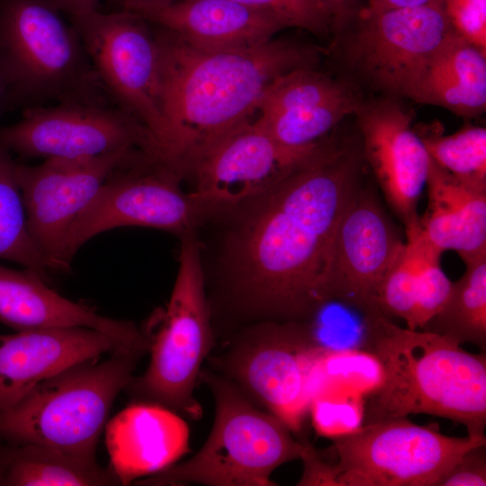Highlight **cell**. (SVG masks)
<instances>
[{
    "instance_id": "21",
    "label": "cell",
    "mask_w": 486,
    "mask_h": 486,
    "mask_svg": "<svg viewBox=\"0 0 486 486\" xmlns=\"http://www.w3.org/2000/svg\"><path fill=\"white\" fill-rule=\"evenodd\" d=\"M110 465L120 485L153 475L189 452V428L176 412L158 404L137 401L104 428Z\"/></svg>"
},
{
    "instance_id": "32",
    "label": "cell",
    "mask_w": 486,
    "mask_h": 486,
    "mask_svg": "<svg viewBox=\"0 0 486 486\" xmlns=\"http://www.w3.org/2000/svg\"><path fill=\"white\" fill-rule=\"evenodd\" d=\"M452 30L486 52V0H442Z\"/></svg>"
},
{
    "instance_id": "37",
    "label": "cell",
    "mask_w": 486,
    "mask_h": 486,
    "mask_svg": "<svg viewBox=\"0 0 486 486\" xmlns=\"http://www.w3.org/2000/svg\"><path fill=\"white\" fill-rule=\"evenodd\" d=\"M177 0H112L119 10L140 14L170 4Z\"/></svg>"
},
{
    "instance_id": "36",
    "label": "cell",
    "mask_w": 486,
    "mask_h": 486,
    "mask_svg": "<svg viewBox=\"0 0 486 486\" xmlns=\"http://www.w3.org/2000/svg\"><path fill=\"white\" fill-rule=\"evenodd\" d=\"M62 13L71 16L86 14L97 10L100 0H50Z\"/></svg>"
},
{
    "instance_id": "7",
    "label": "cell",
    "mask_w": 486,
    "mask_h": 486,
    "mask_svg": "<svg viewBox=\"0 0 486 486\" xmlns=\"http://www.w3.org/2000/svg\"><path fill=\"white\" fill-rule=\"evenodd\" d=\"M150 362L127 386L137 401L150 402L200 419L194 397L203 361L214 346L198 244L182 237L179 267L168 302L157 309L142 331Z\"/></svg>"
},
{
    "instance_id": "30",
    "label": "cell",
    "mask_w": 486,
    "mask_h": 486,
    "mask_svg": "<svg viewBox=\"0 0 486 486\" xmlns=\"http://www.w3.org/2000/svg\"><path fill=\"white\" fill-rule=\"evenodd\" d=\"M418 260L413 247L405 248L382 280L377 295V310L387 318L403 320L411 328Z\"/></svg>"
},
{
    "instance_id": "39",
    "label": "cell",
    "mask_w": 486,
    "mask_h": 486,
    "mask_svg": "<svg viewBox=\"0 0 486 486\" xmlns=\"http://www.w3.org/2000/svg\"><path fill=\"white\" fill-rule=\"evenodd\" d=\"M6 97H8L7 95V89H6V86H5V84L4 82V79L0 74V112H1V109L3 107V104L6 99Z\"/></svg>"
},
{
    "instance_id": "8",
    "label": "cell",
    "mask_w": 486,
    "mask_h": 486,
    "mask_svg": "<svg viewBox=\"0 0 486 486\" xmlns=\"http://www.w3.org/2000/svg\"><path fill=\"white\" fill-rule=\"evenodd\" d=\"M452 31L442 4L371 10L336 36L350 81L393 99L413 101L423 68Z\"/></svg>"
},
{
    "instance_id": "5",
    "label": "cell",
    "mask_w": 486,
    "mask_h": 486,
    "mask_svg": "<svg viewBox=\"0 0 486 486\" xmlns=\"http://www.w3.org/2000/svg\"><path fill=\"white\" fill-rule=\"evenodd\" d=\"M50 0H0V74L21 102H112L74 26Z\"/></svg>"
},
{
    "instance_id": "9",
    "label": "cell",
    "mask_w": 486,
    "mask_h": 486,
    "mask_svg": "<svg viewBox=\"0 0 486 486\" xmlns=\"http://www.w3.org/2000/svg\"><path fill=\"white\" fill-rule=\"evenodd\" d=\"M330 353L307 321H284L247 332L212 359L251 400L299 432L315 375Z\"/></svg>"
},
{
    "instance_id": "4",
    "label": "cell",
    "mask_w": 486,
    "mask_h": 486,
    "mask_svg": "<svg viewBox=\"0 0 486 486\" xmlns=\"http://www.w3.org/2000/svg\"><path fill=\"white\" fill-rule=\"evenodd\" d=\"M199 382L212 393L214 421L202 448L184 463L175 464L136 482L137 485L271 486L273 472L301 459L305 442L278 417L259 408L222 374L202 369Z\"/></svg>"
},
{
    "instance_id": "28",
    "label": "cell",
    "mask_w": 486,
    "mask_h": 486,
    "mask_svg": "<svg viewBox=\"0 0 486 486\" xmlns=\"http://www.w3.org/2000/svg\"><path fill=\"white\" fill-rule=\"evenodd\" d=\"M0 259L18 263L46 279L49 269L28 229L16 162L0 146Z\"/></svg>"
},
{
    "instance_id": "15",
    "label": "cell",
    "mask_w": 486,
    "mask_h": 486,
    "mask_svg": "<svg viewBox=\"0 0 486 486\" xmlns=\"http://www.w3.org/2000/svg\"><path fill=\"white\" fill-rule=\"evenodd\" d=\"M405 244L375 194L361 186L336 230L321 304L340 303L363 315L378 311L380 285Z\"/></svg>"
},
{
    "instance_id": "13",
    "label": "cell",
    "mask_w": 486,
    "mask_h": 486,
    "mask_svg": "<svg viewBox=\"0 0 486 486\" xmlns=\"http://www.w3.org/2000/svg\"><path fill=\"white\" fill-rule=\"evenodd\" d=\"M145 151L120 149L92 158L16 163L30 235L49 269L68 271L65 244L70 226L105 179Z\"/></svg>"
},
{
    "instance_id": "16",
    "label": "cell",
    "mask_w": 486,
    "mask_h": 486,
    "mask_svg": "<svg viewBox=\"0 0 486 486\" xmlns=\"http://www.w3.org/2000/svg\"><path fill=\"white\" fill-rule=\"evenodd\" d=\"M322 141L303 148L284 146L251 120L227 135L194 166L192 197L206 211L256 200L310 159Z\"/></svg>"
},
{
    "instance_id": "12",
    "label": "cell",
    "mask_w": 486,
    "mask_h": 486,
    "mask_svg": "<svg viewBox=\"0 0 486 486\" xmlns=\"http://www.w3.org/2000/svg\"><path fill=\"white\" fill-rule=\"evenodd\" d=\"M183 177L144 153L116 168L102 184L69 228L65 251L70 263L94 236L122 226L166 230L182 237L193 232L206 211L180 187Z\"/></svg>"
},
{
    "instance_id": "17",
    "label": "cell",
    "mask_w": 486,
    "mask_h": 486,
    "mask_svg": "<svg viewBox=\"0 0 486 486\" xmlns=\"http://www.w3.org/2000/svg\"><path fill=\"white\" fill-rule=\"evenodd\" d=\"M364 161L406 237L420 230L418 204L426 185L429 156L400 100L363 98L354 113Z\"/></svg>"
},
{
    "instance_id": "20",
    "label": "cell",
    "mask_w": 486,
    "mask_h": 486,
    "mask_svg": "<svg viewBox=\"0 0 486 486\" xmlns=\"http://www.w3.org/2000/svg\"><path fill=\"white\" fill-rule=\"evenodd\" d=\"M44 280L34 270L0 265V322L17 331L86 327L107 335L122 348L148 353V341L134 323L104 317L61 296Z\"/></svg>"
},
{
    "instance_id": "26",
    "label": "cell",
    "mask_w": 486,
    "mask_h": 486,
    "mask_svg": "<svg viewBox=\"0 0 486 486\" xmlns=\"http://www.w3.org/2000/svg\"><path fill=\"white\" fill-rule=\"evenodd\" d=\"M464 263L465 272L452 284L443 308L418 329L486 352V252Z\"/></svg>"
},
{
    "instance_id": "24",
    "label": "cell",
    "mask_w": 486,
    "mask_h": 486,
    "mask_svg": "<svg viewBox=\"0 0 486 486\" xmlns=\"http://www.w3.org/2000/svg\"><path fill=\"white\" fill-rule=\"evenodd\" d=\"M413 101L473 118L486 109V52L453 30L433 51Z\"/></svg>"
},
{
    "instance_id": "38",
    "label": "cell",
    "mask_w": 486,
    "mask_h": 486,
    "mask_svg": "<svg viewBox=\"0 0 486 486\" xmlns=\"http://www.w3.org/2000/svg\"><path fill=\"white\" fill-rule=\"evenodd\" d=\"M442 4V0H368L366 8L382 10L397 7H412L428 4Z\"/></svg>"
},
{
    "instance_id": "34",
    "label": "cell",
    "mask_w": 486,
    "mask_h": 486,
    "mask_svg": "<svg viewBox=\"0 0 486 486\" xmlns=\"http://www.w3.org/2000/svg\"><path fill=\"white\" fill-rule=\"evenodd\" d=\"M301 460L303 472L298 485H335L334 464L326 461L310 444L305 442Z\"/></svg>"
},
{
    "instance_id": "31",
    "label": "cell",
    "mask_w": 486,
    "mask_h": 486,
    "mask_svg": "<svg viewBox=\"0 0 486 486\" xmlns=\"http://www.w3.org/2000/svg\"><path fill=\"white\" fill-rule=\"evenodd\" d=\"M276 17L287 27H297L317 36L330 32L327 15L318 0H233Z\"/></svg>"
},
{
    "instance_id": "3",
    "label": "cell",
    "mask_w": 486,
    "mask_h": 486,
    "mask_svg": "<svg viewBox=\"0 0 486 486\" xmlns=\"http://www.w3.org/2000/svg\"><path fill=\"white\" fill-rule=\"evenodd\" d=\"M362 345L381 381L365 401L362 424L429 414L482 436L486 427V354L441 335L401 328L378 311L364 315Z\"/></svg>"
},
{
    "instance_id": "6",
    "label": "cell",
    "mask_w": 486,
    "mask_h": 486,
    "mask_svg": "<svg viewBox=\"0 0 486 486\" xmlns=\"http://www.w3.org/2000/svg\"><path fill=\"white\" fill-rule=\"evenodd\" d=\"M144 354L116 349L105 361L84 362L47 378L0 410V436L15 445L40 444L95 458L112 403Z\"/></svg>"
},
{
    "instance_id": "11",
    "label": "cell",
    "mask_w": 486,
    "mask_h": 486,
    "mask_svg": "<svg viewBox=\"0 0 486 486\" xmlns=\"http://www.w3.org/2000/svg\"><path fill=\"white\" fill-rule=\"evenodd\" d=\"M70 20L110 99L147 128L157 155L165 116L159 47L148 22L123 10Z\"/></svg>"
},
{
    "instance_id": "10",
    "label": "cell",
    "mask_w": 486,
    "mask_h": 486,
    "mask_svg": "<svg viewBox=\"0 0 486 486\" xmlns=\"http://www.w3.org/2000/svg\"><path fill=\"white\" fill-rule=\"evenodd\" d=\"M485 436H450L408 418L361 424L333 438L336 486H436Z\"/></svg>"
},
{
    "instance_id": "18",
    "label": "cell",
    "mask_w": 486,
    "mask_h": 486,
    "mask_svg": "<svg viewBox=\"0 0 486 486\" xmlns=\"http://www.w3.org/2000/svg\"><path fill=\"white\" fill-rule=\"evenodd\" d=\"M363 98L360 88L346 78L316 68H298L268 86L254 122L280 144L303 148L354 115Z\"/></svg>"
},
{
    "instance_id": "29",
    "label": "cell",
    "mask_w": 486,
    "mask_h": 486,
    "mask_svg": "<svg viewBox=\"0 0 486 486\" xmlns=\"http://www.w3.org/2000/svg\"><path fill=\"white\" fill-rule=\"evenodd\" d=\"M418 256L416 302L410 329L422 328L435 316L446 303L453 282L446 276L440 266L443 253L420 231L410 238Z\"/></svg>"
},
{
    "instance_id": "23",
    "label": "cell",
    "mask_w": 486,
    "mask_h": 486,
    "mask_svg": "<svg viewBox=\"0 0 486 486\" xmlns=\"http://www.w3.org/2000/svg\"><path fill=\"white\" fill-rule=\"evenodd\" d=\"M428 207L419 217L422 232L443 252L464 262L486 252V192L455 179L429 157Z\"/></svg>"
},
{
    "instance_id": "14",
    "label": "cell",
    "mask_w": 486,
    "mask_h": 486,
    "mask_svg": "<svg viewBox=\"0 0 486 486\" xmlns=\"http://www.w3.org/2000/svg\"><path fill=\"white\" fill-rule=\"evenodd\" d=\"M0 146L25 158H81L139 148L155 156L147 128L118 106L58 103L32 105L0 127Z\"/></svg>"
},
{
    "instance_id": "19",
    "label": "cell",
    "mask_w": 486,
    "mask_h": 486,
    "mask_svg": "<svg viewBox=\"0 0 486 486\" xmlns=\"http://www.w3.org/2000/svg\"><path fill=\"white\" fill-rule=\"evenodd\" d=\"M116 349L125 348L107 335L86 327L0 335V410L17 402L47 378Z\"/></svg>"
},
{
    "instance_id": "2",
    "label": "cell",
    "mask_w": 486,
    "mask_h": 486,
    "mask_svg": "<svg viewBox=\"0 0 486 486\" xmlns=\"http://www.w3.org/2000/svg\"><path fill=\"white\" fill-rule=\"evenodd\" d=\"M165 132L157 158L182 177L227 135L253 120L268 86L316 68L314 46L291 40L239 50L194 49L158 26Z\"/></svg>"
},
{
    "instance_id": "25",
    "label": "cell",
    "mask_w": 486,
    "mask_h": 486,
    "mask_svg": "<svg viewBox=\"0 0 486 486\" xmlns=\"http://www.w3.org/2000/svg\"><path fill=\"white\" fill-rule=\"evenodd\" d=\"M3 454L0 485H120L112 469L100 466L96 458L75 455L40 444L16 445Z\"/></svg>"
},
{
    "instance_id": "35",
    "label": "cell",
    "mask_w": 486,
    "mask_h": 486,
    "mask_svg": "<svg viewBox=\"0 0 486 486\" xmlns=\"http://www.w3.org/2000/svg\"><path fill=\"white\" fill-rule=\"evenodd\" d=\"M335 36L347 28L364 8L362 0H318Z\"/></svg>"
},
{
    "instance_id": "33",
    "label": "cell",
    "mask_w": 486,
    "mask_h": 486,
    "mask_svg": "<svg viewBox=\"0 0 486 486\" xmlns=\"http://www.w3.org/2000/svg\"><path fill=\"white\" fill-rule=\"evenodd\" d=\"M486 443L466 451L436 486H485Z\"/></svg>"
},
{
    "instance_id": "27",
    "label": "cell",
    "mask_w": 486,
    "mask_h": 486,
    "mask_svg": "<svg viewBox=\"0 0 486 486\" xmlns=\"http://www.w3.org/2000/svg\"><path fill=\"white\" fill-rule=\"evenodd\" d=\"M416 130L435 163L465 185L486 192L485 127L466 122L449 135L439 125Z\"/></svg>"
},
{
    "instance_id": "22",
    "label": "cell",
    "mask_w": 486,
    "mask_h": 486,
    "mask_svg": "<svg viewBox=\"0 0 486 486\" xmlns=\"http://www.w3.org/2000/svg\"><path fill=\"white\" fill-rule=\"evenodd\" d=\"M141 17L204 51L263 45L288 28L276 17L233 0H177Z\"/></svg>"
},
{
    "instance_id": "1",
    "label": "cell",
    "mask_w": 486,
    "mask_h": 486,
    "mask_svg": "<svg viewBox=\"0 0 486 486\" xmlns=\"http://www.w3.org/2000/svg\"><path fill=\"white\" fill-rule=\"evenodd\" d=\"M361 142L323 141L257 200L230 243L236 288L284 321H306L320 289L336 230L361 188Z\"/></svg>"
}]
</instances>
